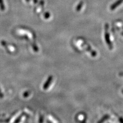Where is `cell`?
I'll list each match as a JSON object with an SVG mask.
<instances>
[{"instance_id":"1","label":"cell","mask_w":123,"mask_h":123,"mask_svg":"<svg viewBox=\"0 0 123 123\" xmlns=\"http://www.w3.org/2000/svg\"><path fill=\"white\" fill-rule=\"evenodd\" d=\"M52 80H53V77L52 75H50L48 76L47 80H46L45 83H44V84L43 85V89L47 90L48 89L51 84Z\"/></svg>"},{"instance_id":"2","label":"cell","mask_w":123,"mask_h":123,"mask_svg":"<svg viewBox=\"0 0 123 123\" xmlns=\"http://www.w3.org/2000/svg\"><path fill=\"white\" fill-rule=\"evenodd\" d=\"M108 25L107 24L105 25V39L106 41V42L109 45V46H111V42L110 41V37H109V34L108 32Z\"/></svg>"},{"instance_id":"3","label":"cell","mask_w":123,"mask_h":123,"mask_svg":"<svg viewBox=\"0 0 123 123\" xmlns=\"http://www.w3.org/2000/svg\"><path fill=\"white\" fill-rule=\"evenodd\" d=\"M123 2V0H117V1L114 3L113 4L110 6V9L111 10H113L115 9H116V8L119 5H120Z\"/></svg>"},{"instance_id":"4","label":"cell","mask_w":123,"mask_h":123,"mask_svg":"<svg viewBox=\"0 0 123 123\" xmlns=\"http://www.w3.org/2000/svg\"><path fill=\"white\" fill-rule=\"evenodd\" d=\"M83 4H84V2L83 1H80L79 4L78 6H76V10L77 11H80V10H81L83 6Z\"/></svg>"},{"instance_id":"5","label":"cell","mask_w":123,"mask_h":123,"mask_svg":"<svg viewBox=\"0 0 123 123\" xmlns=\"http://www.w3.org/2000/svg\"><path fill=\"white\" fill-rule=\"evenodd\" d=\"M0 8L2 10H5V6L4 5L3 0H0Z\"/></svg>"},{"instance_id":"6","label":"cell","mask_w":123,"mask_h":123,"mask_svg":"<svg viewBox=\"0 0 123 123\" xmlns=\"http://www.w3.org/2000/svg\"><path fill=\"white\" fill-rule=\"evenodd\" d=\"M44 17L45 18L47 19V18H49L50 17V13H49L48 12H46L44 13Z\"/></svg>"},{"instance_id":"7","label":"cell","mask_w":123,"mask_h":123,"mask_svg":"<svg viewBox=\"0 0 123 123\" xmlns=\"http://www.w3.org/2000/svg\"><path fill=\"white\" fill-rule=\"evenodd\" d=\"M22 117H23V115H21V116L17 118V120L16 121H15V122H14V123H18L19 122H20V121L21 120V118H22Z\"/></svg>"},{"instance_id":"8","label":"cell","mask_w":123,"mask_h":123,"mask_svg":"<svg viewBox=\"0 0 123 123\" xmlns=\"http://www.w3.org/2000/svg\"><path fill=\"white\" fill-rule=\"evenodd\" d=\"M29 92L28 91H26V92H25L24 94H23V97H25V98H27V97H28L29 95Z\"/></svg>"},{"instance_id":"9","label":"cell","mask_w":123,"mask_h":123,"mask_svg":"<svg viewBox=\"0 0 123 123\" xmlns=\"http://www.w3.org/2000/svg\"><path fill=\"white\" fill-rule=\"evenodd\" d=\"M43 117H42V116H40V120H39V123H43Z\"/></svg>"},{"instance_id":"10","label":"cell","mask_w":123,"mask_h":123,"mask_svg":"<svg viewBox=\"0 0 123 123\" xmlns=\"http://www.w3.org/2000/svg\"><path fill=\"white\" fill-rule=\"evenodd\" d=\"M3 93L2 92V91H1V89H0V98H3Z\"/></svg>"},{"instance_id":"11","label":"cell","mask_w":123,"mask_h":123,"mask_svg":"<svg viewBox=\"0 0 123 123\" xmlns=\"http://www.w3.org/2000/svg\"><path fill=\"white\" fill-rule=\"evenodd\" d=\"M33 2L34 4H37L38 3V0H33Z\"/></svg>"},{"instance_id":"12","label":"cell","mask_w":123,"mask_h":123,"mask_svg":"<svg viewBox=\"0 0 123 123\" xmlns=\"http://www.w3.org/2000/svg\"><path fill=\"white\" fill-rule=\"evenodd\" d=\"M26 2H27L29 3V2H30L31 0H26Z\"/></svg>"},{"instance_id":"13","label":"cell","mask_w":123,"mask_h":123,"mask_svg":"<svg viewBox=\"0 0 123 123\" xmlns=\"http://www.w3.org/2000/svg\"></svg>"}]
</instances>
